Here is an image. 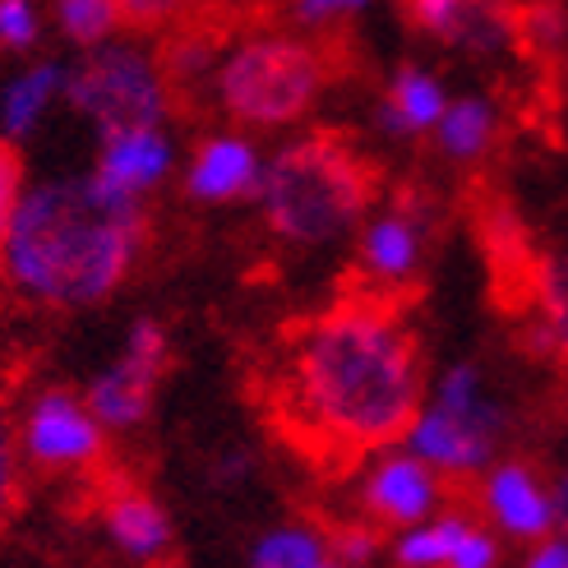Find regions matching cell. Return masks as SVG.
<instances>
[{
  "label": "cell",
  "mask_w": 568,
  "mask_h": 568,
  "mask_svg": "<svg viewBox=\"0 0 568 568\" xmlns=\"http://www.w3.org/2000/svg\"><path fill=\"white\" fill-rule=\"evenodd\" d=\"M523 568H568V536L555 531V536H546V541L527 546Z\"/></svg>",
  "instance_id": "30"
},
{
  "label": "cell",
  "mask_w": 568,
  "mask_h": 568,
  "mask_svg": "<svg viewBox=\"0 0 568 568\" xmlns=\"http://www.w3.org/2000/svg\"><path fill=\"white\" fill-rule=\"evenodd\" d=\"M499 111L490 98H453L435 125V144L448 162H480L495 149Z\"/></svg>",
  "instance_id": "18"
},
{
  "label": "cell",
  "mask_w": 568,
  "mask_h": 568,
  "mask_svg": "<svg viewBox=\"0 0 568 568\" xmlns=\"http://www.w3.org/2000/svg\"><path fill=\"white\" fill-rule=\"evenodd\" d=\"M504 564V541L499 536L480 523V514L471 518V527L463 531V541H458V550H453V559H448V568H499Z\"/></svg>",
  "instance_id": "27"
},
{
  "label": "cell",
  "mask_w": 568,
  "mask_h": 568,
  "mask_svg": "<svg viewBox=\"0 0 568 568\" xmlns=\"http://www.w3.org/2000/svg\"><path fill=\"white\" fill-rule=\"evenodd\" d=\"M371 0H292V14L301 28H315V33H333L337 23L356 19Z\"/></svg>",
  "instance_id": "29"
},
{
  "label": "cell",
  "mask_w": 568,
  "mask_h": 568,
  "mask_svg": "<svg viewBox=\"0 0 568 568\" xmlns=\"http://www.w3.org/2000/svg\"><path fill=\"white\" fill-rule=\"evenodd\" d=\"M61 93L83 121L98 125V134L162 125L172 116V93H166L158 51H144L134 42H102L83 51V61L65 70Z\"/></svg>",
  "instance_id": "6"
},
{
  "label": "cell",
  "mask_w": 568,
  "mask_h": 568,
  "mask_svg": "<svg viewBox=\"0 0 568 568\" xmlns=\"http://www.w3.org/2000/svg\"><path fill=\"white\" fill-rule=\"evenodd\" d=\"M61 89H65V65H55V61H38L19 79H10L6 93H0V125H6V139H23L33 130Z\"/></svg>",
  "instance_id": "19"
},
{
  "label": "cell",
  "mask_w": 568,
  "mask_h": 568,
  "mask_svg": "<svg viewBox=\"0 0 568 568\" xmlns=\"http://www.w3.org/2000/svg\"><path fill=\"white\" fill-rule=\"evenodd\" d=\"M14 444L23 471L38 476H93L106 463V430L65 384L38 388L14 416Z\"/></svg>",
  "instance_id": "7"
},
{
  "label": "cell",
  "mask_w": 568,
  "mask_h": 568,
  "mask_svg": "<svg viewBox=\"0 0 568 568\" xmlns=\"http://www.w3.org/2000/svg\"><path fill=\"white\" fill-rule=\"evenodd\" d=\"M320 568H356V564H343V559H333V555H328V559H324Z\"/></svg>",
  "instance_id": "32"
},
{
  "label": "cell",
  "mask_w": 568,
  "mask_h": 568,
  "mask_svg": "<svg viewBox=\"0 0 568 568\" xmlns=\"http://www.w3.org/2000/svg\"><path fill=\"white\" fill-rule=\"evenodd\" d=\"M337 33H245L226 42L204 89V111L226 116L236 130H287L305 121L337 79Z\"/></svg>",
  "instance_id": "4"
},
{
  "label": "cell",
  "mask_w": 568,
  "mask_h": 568,
  "mask_svg": "<svg viewBox=\"0 0 568 568\" xmlns=\"http://www.w3.org/2000/svg\"><path fill=\"white\" fill-rule=\"evenodd\" d=\"M425 388V352L403 320V301L352 292L282 337L268 371V416L305 458L356 467L403 444Z\"/></svg>",
  "instance_id": "1"
},
{
  "label": "cell",
  "mask_w": 568,
  "mask_h": 568,
  "mask_svg": "<svg viewBox=\"0 0 568 568\" xmlns=\"http://www.w3.org/2000/svg\"><path fill=\"white\" fill-rule=\"evenodd\" d=\"M264 176L260 149L245 130H217L194 144L185 162V194L199 204H236V199H254Z\"/></svg>",
  "instance_id": "15"
},
{
  "label": "cell",
  "mask_w": 568,
  "mask_h": 568,
  "mask_svg": "<svg viewBox=\"0 0 568 568\" xmlns=\"http://www.w3.org/2000/svg\"><path fill=\"white\" fill-rule=\"evenodd\" d=\"M328 550H333V559H343V564L371 568V564L384 555V531L371 527L365 518H356V523H337V527H328Z\"/></svg>",
  "instance_id": "24"
},
{
  "label": "cell",
  "mask_w": 568,
  "mask_h": 568,
  "mask_svg": "<svg viewBox=\"0 0 568 568\" xmlns=\"http://www.w3.org/2000/svg\"><path fill=\"white\" fill-rule=\"evenodd\" d=\"M430 199L420 190H397L388 209L371 213L356 241V277L375 296H407L416 273L425 268V245H430Z\"/></svg>",
  "instance_id": "9"
},
{
  "label": "cell",
  "mask_w": 568,
  "mask_h": 568,
  "mask_svg": "<svg viewBox=\"0 0 568 568\" xmlns=\"http://www.w3.org/2000/svg\"><path fill=\"white\" fill-rule=\"evenodd\" d=\"M149 241V209L89 181L23 190L0 245V273L14 292L51 310L102 305L130 277Z\"/></svg>",
  "instance_id": "2"
},
{
  "label": "cell",
  "mask_w": 568,
  "mask_h": 568,
  "mask_svg": "<svg viewBox=\"0 0 568 568\" xmlns=\"http://www.w3.org/2000/svg\"><path fill=\"white\" fill-rule=\"evenodd\" d=\"M19 199H23V153L14 149V139H0V245H6Z\"/></svg>",
  "instance_id": "28"
},
{
  "label": "cell",
  "mask_w": 568,
  "mask_h": 568,
  "mask_svg": "<svg viewBox=\"0 0 568 568\" xmlns=\"http://www.w3.org/2000/svg\"><path fill=\"white\" fill-rule=\"evenodd\" d=\"M42 38V14L33 0H0V51H33Z\"/></svg>",
  "instance_id": "25"
},
{
  "label": "cell",
  "mask_w": 568,
  "mask_h": 568,
  "mask_svg": "<svg viewBox=\"0 0 568 568\" xmlns=\"http://www.w3.org/2000/svg\"><path fill=\"white\" fill-rule=\"evenodd\" d=\"M448 504V480L425 467L407 448H379L365 458L356 480V518H365L379 531H403L416 527Z\"/></svg>",
  "instance_id": "10"
},
{
  "label": "cell",
  "mask_w": 568,
  "mask_h": 568,
  "mask_svg": "<svg viewBox=\"0 0 568 568\" xmlns=\"http://www.w3.org/2000/svg\"><path fill=\"white\" fill-rule=\"evenodd\" d=\"M194 0H116L121 23L134 28V33H166Z\"/></svg>",
  "instance_id": "26"
},
{
  "label": "cell",
  "mask_w": 568,
  "mask_h": 568,
  "mask_svg": "<svg viewBox=\"0 0 568 568\" xmlns=\"http://www.w3.org/2000/svg\"><path fill=\"white\" fill-rule=\"evenodd\" d=\"M550 490H555V518H559V531L568 536V467L550 480Z\"/></svg>",
  "instance_id": "31"
},
{
  "label": "cell",
  "mask_w": 568,
  "mask_h": 568,
  "mask_svg": "<svg viewBox=\"0 0 568 568\" xmlns=\"http://www.w3.org/2000/svg\"><path fill=\"white\" fill-rule=\"evenodd\" d=\"M504 430L508 412L490 393L480 365L458 361L435 379V388H425V403L407 425L403 448L453 486V480H476L495 463Z\"/></svg>",
  "instance_id": "5"
},
{
  "label": "cell",
  "mask_w": 568,
  "mask_h": 568,
  "mask_svg": "<svg viewBox=\"0 0 568 568\" xmlns=\"http://www.w3.org/2000/svg\"><path fill=\"white\" fill-rule=\"evenodd\" d=\"M379 162L365 158L347 134L315 130L287 139L260 176V213L282 245L315 250L347 236L371 217L379 199Z\"/></svg>",
  "instance_id": "3"
},
{
  "label": "cell",
  "mask_w": 568,
  "mask_h": 568,
  "mask_svg": "<svg viewBox=\"0 0 568 568\" xmlns=\"http://www.w3.org/2000/svg\"><path fill=\"white\" fill-rule=\"evenodd\" d=\"M172 365V337L158 320H134L125 333L121 356L98 371L83 388V403L98 416L106 435H130L153 416L158 384Z\"/></svg>",
  "instance_id": "8"
},
{
  "label": "cell",
  "mask_w": 568,
  "mask_h": 568,
  "mask_svg": "<svg viewBox=\"0 0 568 568\" xmlns=\"http://www.w3.org/2000/svg\"><path fill=\"white\" fill-rule=\"evenodd\" d=\"M98 162H93V181L121 199L144 204V194L158 190L176 166L172 134L162 125H130V130H111L98 134Z\"/></svg>",
  "instance_id": "14"
},
{
  "label": "cell",
  "mask_w": 568,
  "mask_h": 568,
  "mask_svg": "<svg viewBox=\"0 0 568 568\" xmlns=\"http://www.w3.org/2000/svg\"><path fill=\"white\" fill-rule=\"evenodd\" d=\"M471 499H476L480 523H486L499 541L536 546L559 531L550 476L527 458H495L471 480Z\"/></svg>",
  "instance_id": "11"
},
{
  "label": "cell",
  "mask_w": 568,
  "mask_h": 568,
  "mask_svg": "<svg viewBox=\"0 0 568 568\" xmlns=\"http://www.w3.org/2000/svg\"><path fill=\"white\" fill-rule=\"evenodd\" d=\"M444 106H448V93L430 70L425 65H397L384 83L379 121L397 139H420V134H435Z\"/></svg>",
  "instance_id": "16"
},
{
  "label": "cell",
  "mask_w": 568,
  "mask_h": 568,
  "mask_svg": "<svg viewBox=\"0 0 568 568\" xmlns=\"http://www.w3.org/2000/svg\"><path fill=\"white\" fill-rule=\"evenodd\" d=\"M407 28L467 55L518 47V0H397Z\"/></svg>",
  "instance_id": "12"
},
{
  "label": "cell",
  "mask_w": 568,
  "mask_h": 568,
  "mask_svg": "<svg viewBox=\"0 0 568 568\" xmlns=\"http://www.w3.org/2000/svg\"><path fill=\"white\" fill-rule=\"evenodd\" d=\"M55 28L83 51H93L102 42H111V33L121 23V10L116 0H55Z\"/></svg>",
  "instance_id": "22"
},
{
  "label": "cell",
  "mask_w": 568,
  "mask_h": 568,
  "mask_svg": "<svg viewBox=\"0 0 568 568\" xmlns=\"http://www.w3.org/2000/svg\"><path fill=\"white\" fill-rule=\"evenodd\" d=\"M102 536L121 559L139 568H172L176 559V523L172 514L139 486H111L98 504Z\"/></svg>",
  "instance_id": "13"
},
{
  "label": "cell",
  "mask_w": 568,
  "mask_h": 568,
  "mask_svg": "<svg viewBox=\"0 0 568 568\" xmlns=\"http://www.w3.org/2000/svg\"><path fill=\"white\" fill-rule=\"evenodd\" d=\"M23 499V458L14 444V416L0 407V527L19 514Z\"/></svg>",
  "instance_id": "23"
},
{
  "label": "cell",
  "mask_w": 568,
  "mask_h": 568,
  "mask_svg": "<svg viewBox=\"0 0 568 568\" xmlns=\"http://www.w3.org/2000/svg\"><path fill=\"white\" fill-rule=\"evenodd\" d=\"M328 527L320 523H277L254 536L250 568H320L328 559Z\"/></svg>",
  "instance_id": "20"
},
{
  "label": "cell",
  "mask_w": 568,
  "mask_h": 568,
  "mask_svg": "<svg viewBox=\"0 0 568 568\" xmlns=\"http://www.w3.org/2000/svg\"><path fill=\"white\" fill-rule=\"evenodd\" d=\"M471 518H476V508L444 504L439 514H430L425 523L393 531V541L384 550H388L393 568H448V559H453V550H458L463 531L471 527Z\"/></svg>",
  "instance_id": "17"
},
{
  "label": "cell",
  "mask_w": 568,
  "mask_h": 568,
  "mask_svg": "<svg viewBox=\"0 0 568 568\" xmlns=\"http://www.w3.org/2000/svg\"><path fill=\"white\" fill-rule=\"evenodd\" d=\"M568 42V14L564 0H518V51L536 61H555Z\"/></svg>",
  "instance_id": "21"
}]
</instances>
